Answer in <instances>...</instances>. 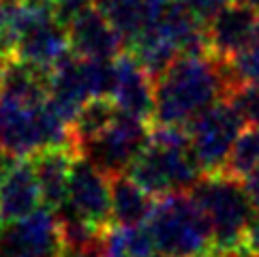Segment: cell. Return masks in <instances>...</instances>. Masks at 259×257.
Instances as JSON below:
<instances>
[{
	"mask_svg": "<svg viewBox=\"0 0 259 257\" xmlns=\"http://www.w3.org/2000/svg\"><path fill=\"white\" fill-rule=\"evenodd\" d=\"M240 88L227 60L214 56H178L154 81V122L189 126L208 107L227 101Z\"/></svg>",
	"mask_w": 259,
	"mask_h": 257,
	"instance_id": "6da1fadb",
	"label": "cell"
},
{
	"mask_svg": "<svg viewBox=\"0 0 259 257\" xmlns=\"http://www.w3.org/2000/svg\"><path fill=\"white\" fill-rule=\"evenodd\" d=\"M73 146L71 126L54 112L50 99H24L0 93V152L32 159L48 148Z\"/></svg>",
	"mask_w": 259,
	"mask_h": 257,
	"instance_id": "7a4b0ae2",
	"label": "cell"
},
{
	"mask_svg": "<svg viewBox=\"0 0 259 257\" xmlns=\"http://www.w3.org/2000/svg\"><path fill=\"white\" fill-rule=\"evenodd\" d=\"M191 197L206 215L212 227V249L236 251L242 246L246 227L257 217L244 182L227 174H203L191 191Z\"/></svg>",
	"mask_w": 259,
	"mask_h": 257,
	"instance_id": "3957f363",
	"label": "cell"
},
{
	"mask_svg": "<svg viewBox=\"0 0 259 257\" xmlns=\"http://www.w3.org/2000/svg\"><path fill=\"white\" fill-rule=\"evenodd\" d=\"M146 225L159 255L201 257L212 251V227L191 193L159 197Z\"/></svg>",
	"mask_w": 259,
	"mask_h": 257,
	"instance_id": "277c9868",
	"label": "cell"
},
{
	"mask_svg": "<svg viewBox=\"0 0 259 257\" xmlns=\"http://www.w3.org/2000/svg\"><path fill=\"white\" fill-rule=\"evenodd\" d=\"M148 195L165 197L171 193H191L203 172L191 152V146H163L148 142L137 161L128 169Z\"/></svg>",
	"mask_w": 259,
	"mask_h": 257,
	"instance_id": "5b68a950",
	"label": "cell"
},
{
	"mask_svg": "<svg viewBox=\"0 0 259 257\" xmlns=\"http://www.w3.org/2000/svg\"><path fill=\"white\" fill-rule=\"evenodd\" d=\"M242 116L227 101L208 107L195 120L189 122L187 131L191 140V152L203 174L223 172L229 152L238 135L242 133Z\"/></svg>",
	"mask_w": 259,
	"mask_h": 257,
	"instance_id": "8992f818",
	"label": "cell"
},
{
	"mask_svg": "<svg viewBox=\"0 0 259 257\" xmlns=\"http://www.w3.org/2000/svg\"><path fill=\"white\" fill-rule=\"evenodd\" d=\"M152 124L120 114L112 126L95 140L79 146V154L99 167L107 178L124 176L150 142Z\"/></svg>",
	"mask_w": 259,
	"mask_h": 257,
	"instance_id": "52a82bcc",
	"label": "cell"
},
{
	"mask_svg": "<svg viewBox=\"0 0 259 257\" xmlns=\"http://www.w3.org/2000/svg\"><path fill=\"white\" fill-rule=\"evenodd\" d=\"M62 210L103 229L112 221V180L81 154L73 163Z\"/></svg>",
	"mask_w": 259,
	"mask_h": 257,
	"instance_id": "ba28073f",
	"label": "cell"
},
{
	"mask_svg": "<svg viewBox=\"0 0 259 257\" xmlns=\"http://www.w3.org/2000/svg\"><path fill=\"white\" fill-rule=\"evenodd\" d=\"M24 257H60L62 238L58 215L48 208H39L34 215L13 225L0 227V255Z\"/></svg>",
	"mask_w": 259,
	"mask_h": 257,
	"instance_id": "9c48e42d",
	"label": "cell"
},
{
	"mask_svg": "<svg viewBox=\"0 0 259 257\" xmlns=\"http://www.w3.org/2000/svg\"><path fill=\"white\" fill-rule=\"evenodd\" d=\"M114 90L112 99L118 112L135 120L152 124L154 122V79L142 69L131 54L124 52L114 60Z\"/></svg>",
	"mask_w": 259,
	"mask_h": 257,
	"instance_id": "30bf717a",
	"label": "cell"
},
{
	"mask_svg": "<svg viewBox=\"0 0 259 257\" xmlns=\"http://www.w3.org/2000/svg\"><path fill=\"white\" fill-rule=\"evenodd\" d=\"M71 54L86 60H116L126 52V41L114 24L99 11L88 9L67 26Z\"/></svg>",
	"mask_w": 259,
	"mask_h": 257,
	"instance_id": "8fae6325",
	"label": "cell"
},
{
	"mask_svg": "<svg viewBox=\"0 0 259 257\" xmlns=\"http://www.w3.org/2000/svg\"><path fill=\"white\" fill-rule=\"evenodd\" d=\"M43 204L30 159H13L0 174V227L34 215Z\"/></svg>",
	"mask_w": 259,
	"mask_h": 257,
	"instance_id": "7c38bea8",
	"label": "cell"
},
{
	"mask_svg": "<svg viewBox=\"0 0 259 257\" xmlns=\"http://www.w3.org/2000/svg\"><path fill=\"white\" fill-rule=\"evenodd\" d=\"M257 11L231 3L206 26L210 54L219 60H231L253 43Z\"/></svg>",
	"mask_w": 259,
	"mask_h": 257,
	"instance_id": "4fadbf2b",
	"label": "cell"
},
{
	"mask_svg": "<svg viewBox=\"0 0 259 257\" xmlns=\"http://www.w3.org/2000/svg\"><path fill=\"white\" fill-rule=\"evenodd\" d=\"M79 157L77 148L73 146H60V148H48L30 159L32 169L36 174L41 187L43 206L52 212H60L67 204V191L73 163Z\"/></svg>",
	"mask_w": 259,
	"mask_h": 257,
	"instance_id": "5bb4252c",
	"label": "cell"
},
{
	"mask_svg": "<svg viewBox=\"0 0 259 257\" xmlns=\"http://www.w3.org/2000/svg\"><path fill=\"white\" fill-rule=\"evenodd\" d=\"M112 180V221L118 227H137L146 225L154 210V197L124 174Z\"/></svg>",
	"mask_w": 259,
	"mask_h": 257,
	"instance_id": "9a60e30c",
	"label": "cell"
},
{
	"mask_svg": "<svg viewBox=\"0 0 259 257\" xmlns=\"http://www.w3.org/2000/svg\"><path fill=\"white\" fill-rule=\"evenodd\" d=\"M126 52L142 64V69L154 81L161 79L180 56L176 43L156 24H152L150 28L144 30L140 36H135V39L126 45Z\"/></svg>",
	"mask_w": 259,
	"mask_h": 257,
	"instance_id": "2e32d148",
	"label": "cell"
},
{
	"mask_svg": "<svg viewBox=\"0 0 259 257\" xmlns=\"http://www.w3.org/2000/svg\"><path fill=\"white\" fill-rule=\"evenodd\" d=\"M95 7L124 36L126 45L156 24V15L152 13L148 0H95Z\"/></svg>",
	"mask_w": 259,
	"mask_h": 257,
	"instance_id": "e0dca14e",
	"label": "cell"
},
{
	"mask_svg": "<svg viewBox=\"0 0 259 257\" xmlns=\"http://www.w3.org/2000/svg\"><path fill=\"white\" fill-rule=\"evenodd\" d=\"M118 116H120V112L112 99H90L88 103L81 107L79 116L75 118V122L71 126L73 144H75L77 152H79L81 144L95 140L97 135H101L105 128L112 126V122Z\"/></svg>",
	"mask_w": 259,
	"mask_h": 257,
	"instance_id": "ac0fdd59",
	"label": "cell"
},
{
	"mask_svg": "<svg viewBox=\"0 0 259 257\" xmlns=\"http://www.w3.org/2000/svg\"><path fill=\"white\" fill-rule=\"evenodd\" d=\"M257 167H259V126H246L238 135L234 148L229 152L223 174L244 182Z\"/></svg>",
	"mask_w": 259,
	"mask_h": 257,
	"instance_id": "d6986e66",
	"label": "cell"
},
{
	"mask_svg": "<svg viewBox=\"0 0 259 257\" xmlns=\"http://www.w3.org/2000/svg\"><path fill=\"white\" fill-rule=\"evenodd\" d=\"M227 62L240 86L259 84V43H251Z\"/></svg>",
	"mask_w": 259,
	"mask_h": 257,
	"instance_id": "ffe728a7",
	"label": "cell"
},
{
	"mask_svg": "<svg viewBox=\"0 0 259 257\" xmlns=\"http://www.w3.org/2000/svg\"><path fill=\"white\" fill-rule=\"evenodd\" d=\"M227 103L242 116L244 122L259 126V84H244L227 99Z\"/></svg>",
	"mask_w": 259,
	"mask_h": 257,
	"instance_id": "44dd1931",
	"label": "cell"
},
{
	"mask_svg": "<svg viewBox=\"0 0 259 257\" xmlns=\"http://www.w3.org/2000/svg\"><path fill=\"white\" fill-rule=\"evenodd\" d=\"M124 232V255L126 257H154L156 244L148 225L122 227Z\"/></svg>",
	"mask_w": 259,
	"mask_h": 257,
	"instance_id": "7402d4cb",
	"label": "cell"
},
{
	"mask_svg": "<svg viewBox=\"0 0 259 257\" xmlns=\"http://www.w3.org/2000/svg\"><path fill=\"white\" fill-rule=\"evenodd\" d=\"M184 3L201 24L208 26L225 7L231 5V0H184Z\"/></svg>",
	"mask_w": 259,
	"mask_h": 257,
	"instance_id": "603a6c76",
	"label": "cell"
},
{
	"mask_svg": "<svg viewBox=\"0 0 259 257\" xmlns=\"http://www.w3.org/2000/svg\"><path fill=\"white\" fill-rule=\"evenodd\" d=\"M242 249L248 255L259 257V217H255L251 221V225L246 227L244 238H242Z\"/></svg>",
	"mask_w": 259,
	"mask_h": 257,
	"instance_id": "cb8c5ba5",
	"label": "cell"
},
{
	"mask_svg": "<svg viewBox=\"0 0 259 257\" xmlns=\"http://www.w3.org/2000/svg\"><path fill=\"white\" fill-rule=\"evenodd\" d=\"M244 189H246V195L251 199V206H253V212L259 217V167L244 180Z\"/></svg>",
	"mask_w": 259,
	"mask_h": 257,
	"instance_id": "d4e9b609",
	"label": "cell"
},
{
	"mask_svg": "<svg viewBox=\"0 0 259 257\" xmlns=\"http://www.w3.org/2000/svg\"><path fill=\"white\" fill-rule=\"evenodd\" d=\"M60 257H107V255L103 251V244H99V246H92V249H81V251L62 249Z\"/></svg>",
	"mask_w": 259,
	"mask_h": 257,
	"instance_id": "484cf974",
	"label": "cell"
},
{
	"mask_svg": "<svg viewBox=\"0 0 259 257\" xmlns=\"http://www.w3.org/2000/svg\"><path fill=\"white\" fill-rule=\"evenodd\" d=\"M234 5H240V7H246L251 11H257L259 13V0H231Z\"/></svg>",
	"mask_w": 259,
	"mask_h": 257,
	"instance_id": "4316f807",
	"label": "cell"
},
{
	"mask_svg": "<svg viewBox=\"0 0 259 257\" xmlns=\"http://www.w3.org/2000/svg\"><path fill=\"white\" fill-rule=\"evenodd\" d=\"M0 257H24V255H15V253H9V255H0Z\"/></svg>",
	"mask_w": 259,
	"mask_h": 257,
	"instance_id": "83f0119b",
	"label": "cell"
}]
</instances>
